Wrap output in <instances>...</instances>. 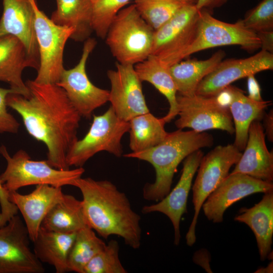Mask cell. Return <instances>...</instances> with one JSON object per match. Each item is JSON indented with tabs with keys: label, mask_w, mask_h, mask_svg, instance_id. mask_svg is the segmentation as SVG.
<instances>
[{
	"label": "cell",
	"mask_w": 273,
	"mask_h": 273,
	"mask_svg": "<svg viewBox=\"0 0 273 273\" xmlns=\"http://www.w3.org/2000/svg\"><path fill=\"white\" fill-rule=\"evenodd\" d=\"M142 18L156 30L187 4L183 0H133Z\"/></svg>",
	"instance_id": "cell-31"
},
{
	"label": "cell",
	"mask_w": 273,
	"mask_h": 273,
	"mask_svg": "<svg viewBox=\"0 0 273 273\" xmlns=\"http://www.w3.org/2000/svg\"><path fill=\"white\" fill-rule=\"evenodd\" d=\"M247 78L248 91V97L255 101H262L263 100L261 97L260 86L255 77V75H250Z\"/></svg>",
	"instance_id": "cell-37"
},
{
	"label": "cell",
	"mask_w": 273,
	"mask_h": 273,
	"mask_svg": "<svg viewBox=\"0 0 273 273\" xmlns=\"http://www.w3.org/2000/svg\"><path fill=\"white\" fill-rule=\"evenodd\" d=\"M225 53L221 50L206 60L180 61L169 67L178 95L189 96L196 93L201 80L223 60Z\"/></svg>",
	"instance_id": "cell-25"
},
{
	"label": "cell",
	"mask_w": 273,
	"mask_h": 273,
	"mask_svg": "<svg viewBox=\"0 0 273 273\" xmlns=\"http://www.w3.org/2000/svg\"><path fill=\"white\" fill-rule=\"evenodd\" d=\"M154 31L133 4L118 13L105 39L118 63L134 66L151 55Z\"/></svg>",
	"instance_id": "cell-4"
},
{
	"label": "cell",
	"mask_w": 273,
	"mask_h": 273,
	"mask_svg": "<svg viewBox=\"0 0 273 273\" xmlns=\"http://www.w3.org/2000/svg\"><path fill=\"white\" fill-rule=\"evenodd\" d=\"M242 20L247 28L255 32L273 30V0H262Z\"/></svg>",
	"instance_id": "cell-34"
},
{
	"label": "cell",
	"mask_w": 273,
	"mask_h": 273,
	"mask_svg": "<svg viewBox=\"0 0 273 273\" xmlns=\"http://www.w3.org/2000/svg\"><path fill=\"white\" fill-rule=\"evenodd\" d=\"M260 42L261 50L272 54L273 30L256 32Z\"/></svg>",
	"instance_id": "cell-38"
},
{
	"label": "cell",
	"mask_w": 273,
	"mask_h": 273,
	"mask_svg": "<svg viewBox=\"0 0 273 273\" xmlns=\"http://www.w3.org/2000/svg\"><path fill=\"white\" fill-rule=\"evenodd\" d=\"M176 100L179 117L175 125L177 128H190L199 132L220 129L234 133V123L229 109L219 101L216 96L178 95Z\"/></svg>",
	"instance_id": "cell-11"
},
{
	"label": "cell",
	"mask_w": 273,
	"mask_h": 273,
	"mask_svg": "<svg viewBox=\"0 0 273 273\" xmlns=\"http://www.w3.org/2000/svg\"><path fill=\"white\" fill-rule=\"evenodd\" d=\"M34 29L37 42L39 66L34 81L41 83H57L65 69L63 53L67 40L74 30L55 24L41 11L34 8Z\"/></svg>",
	"instance_id": "cell-9"
},
{
	"label": "cell",
	"mask_w": 273,
	"mask_h": 273,
	"mask_svg": "<svg viewBox=\"0 0 273 273\" xmlns=\"http://www.w3.org/2000/svg\"><path fill=\"white\" fill-rule=\"evenodd\" d=\"M186 4L189 5H196L198 0H183Z\"/></svg>",
	"instance_id": "cell-42"
},
{
	"label": "cell",
	"mask_w": 273,
	"mask_h": 273,
	"mask_svg": "<svg viewBox=\"0 0 273 273\" xmlns=\"http://www.w3.org/2000/svg\"><path fill=\"white\" fill-rule=\"evenodd\" d=\"M87 226L82 201L73 196L64 194L43 219L40 228L62 233L77 232Z\"/></svg>",
	"instance_id": "cell-28"
},
{
	"label": "cell",
	"mask_w": 273,
	"mask_h": 273,
	"mask_svg": "<svg viewBox=\"0 0 273 273\" xmlns=\"http://www.w3.org/2000/svg\"><path fill=\"white\" fill-rule=\"evenodd\" d=\"M64 196L62 187L47 184L36 185L35 189L27 194H21L17 191L9 193V200L21 212L32 242L36 239L46 215Z\"/></svg>",
	"instance_id": "cell-19"
},
{
	"label": "cell",
	"mask_w": 273,
	"mask_h": 273,
	"mask_svg": "<svg viewBox=\"0 0 273 273\" xmlns=\"http://www.w3.org/2000/svg\"><path fill=\"white\" fill-rule=\"evenodd\" d=\"M129 123V146L132 152L153 147L162 142L168 134L163 118H157L150 112L133 117Z\"/></svg>",
	"instance_id": "cell-29"
},
{
	"label": "cell",
	"mask_w": 273,
	"mask_h": 273,
	"mask_svg": "<svg viewBox=\"0 0 273 273\" xmlns=\"http://www.w3.org/2000/svg\"><path fill=\"white\" fill-rule=\"evenodd\" d=\"M265 136L261 123L258 120L253 121L249 128L244 153L231 173H241L272 182L273 153L267 148Z\"/></svg>",
	"instance_id": "cell-21"
},
{
	"label": "cell",
	"mask_w": 273,
	"mask_h": 273,
	"mask_svg": "<svg viewBox=\"0 0 273 273\" xmlns=\"http://www.w3.org/2000/svg\"><path fill=\"white\" fill-rule=\"evenodd\" d=\"M25 83L29 96L10 93L6 99L7 106L20 115L29 134L46 145L48 162L57 169H69L66 155L78 140L81 116L57 84L34 80Z\"/></svg>",
	"instance_id": "cell-1"
},
{
	"label": "cell",
	"mask_w": 273,
	"mask_h": 273,
	"mask_svg": "<svg viewBox=\"0 0 273 273\" xmlns=\"http://www.w3.org/2000/svg\"><path fill=\"white\" fill-rule=\"evenodd\" d=\"M134 68L142 82H149L167 99L169 111L163 118L166 123L171 121L178 113L177 92L169 67L163 65L156 56L150 55L145 60L134 65Z\"/></svg>",
	"instance_id": "cell-26"
},
{
	"label": "cell",
	"mask_w": 273,
	"mask_h": 273,
	"mask_svg": "<svg viewBox=\"0 0 273 273\" xmlns=\"http://www.w3.org/2000/svg\"><path fill=\"white\" fill-rule=\"evenodd\" d=\"M271 192L272 182L241 173H231L208 197L202 208L209 220L220 223L225 210L235 203L255 193Z\"/></svg>",
	"instance_id": "cell-15"
},
{
	"label": "cell",
	"mask_w": 273,
	"mask_h": 273,
	"mask_svg": "<svg viewBox=\"0 0 273 273\" xmlns=\"http://www.w3.org/2000/svg\"><path fill=\"white\" fill-rule=\"evenodd\" d=\"M242 154L234 144H228L215 147L202 158L192 187L194 214L186 236L189 246L196 242V226L203 204L229 174L230 169Z\"/></svg>",
	"instance_id": "cell-8"
},
{
	"label": "cell",
	"mask_w": 273,
	"mask_h": 273,
	"mask_svg": "<svg viewBox=\"0 0 273 273\" xmlns=\"http://www.w3.org/2000/svg\"><path fill=\"white\" fill-rule=\"evenodd\" d=\"M218 99L230 111L235 128L234 145L240 151L244 150L248 140V130L254 120L259 121L271 101L257 102L250 99L241 89L231 85L217 95Z\"/></svg>",
	"instance_id": "cell-20"
},
{
	"label": "cell",
	"mask_w": 273,
	"mask_h": 273,
	"mask_svg": "<svg viewBox=\"0 0 273 273\" xmlns=\"http://www.w3.org/2000/svg\"><path fill=\"white\" fill-rule=\"evenodd\" d=\"M228 0H198L196 4V7L198 10L202 9H212L218 8L224 4Z\"/></svg>",
	"instance_id": "cell-39"
},
{
	"label": "cell",
	"mask_w": 273,
	"mask_h": 273,
	"mask_svg": "<svg viewBox=\"0 0 273 273\" xmlns=\"http://www.w3.org/2000/svg\"><path fill=\"white\" fill-rule=\"evenodd\" d=\"M57 8L51 19L56 24L72 27L74 32L71 38L85 40L93 31L90 0H56Z\"/></svg>",
	"instance_id": "cell-27"
},
{
	"label": "cell",
	"mask_w": 273,
	"mask_h": 273,
	"mask_svg": "<svg viewBox=\"0 0 273 273\" xmlns=\"http://www.w3.org/2000/svg\"><path fill=\"white\" fill-rule=\"evenodd\" d=\"M244 223L255 237L262 261L271 254L273 236V192L264 193L261 200L251 208H242L234 218Z\"/></svg>",
	"instance_id": "cell-23"
},
{
	"label": "cell",
	"mask_w": 273,
	"mask_h": 273,
	"mask_svg": "<svg viewBox=\"0 0 273 273\" xmlns=\"http://www.w3.org/2000/svg\"><path fill=\"white\" fill-rule=\"evenodd\" d=\"M0 226L6 224L14 216L18 214V209L9 200V192L0 182Z\"/></svg>",
	"instance_id": "cell-36"
},
{
	"label": "cell",
	"mask_w": 273,
	"mask_h": 273,
	"mask_svg": "<svg viewBox=\"0 0 273 273\" xmlns=\"http://www.w3.org/2000/svg\"><path fill=\"white\" fill-rule=\"evenodd\" d=\"M213 143L212 135L205 131L178 129L168 132L165 139L153 147L123 156L147 161L154 167L155 180L144 186L143 196L145 200L159 201L170 191L174 175L180 163L192 153L210 147Z\"/></svg>",
	"instance_id": "cell-3"
},
{
	"label": "cell",
	"mask_w": 273,
	"mask_h": 273,
	"mask_svg": "<svg viewBox=\"0 0 273 273\" xmlns=\"http://www.w3.org/2000/svg\"><path fill=\"white\" fill-rule=\"evenodd\" d=\"M272 69L273 54L263 50L248 58L222 60L201 80L195 94L216 96L237 80Z\"/></svg>",
	"instance_id": "cell-16"
},
{
	"label": "cell",
	"mask_w": 273,
	"mask_h": 273,
	"mask_svg": "<svg viewBox=\"0 0 273 273\" xmlns=\"http://www.w3.org/2000/svg\"><path fill=\"white\" fill-rule=\"evenodd\" d=\"M39 66L18 38L12 35L0 36V81L7 83L19 94L28 97L29 90L22 79V72L27 67L37 70Z\"/></svg>",
	"instance_id": "cell-22"
},
{
	"label": "cell",
	"mask_w": 273,
	"mask_h": 273,
	"mask_svg": "<svg viewBox=\"0 0 273 273\" xmlns=\"http://www.w3.org/2000/svg\"><path fill=\"white\" fill-rule=\"evenodd\" d=\"M106 245L88 225L79 230L69 254L68 271L83 273L86 265Z\"/></svg>",
	"instance_id": "cell-30"
},
{
	"label": "cell",
	"mask_w": 273,
	"mask_h": 273,
	"mask_svg": "<svg viewBox=\"0 0 273 273\" xmlns=\"http://www.w3.org/2000/svg\"><path fill=\"white\" fill-rule=\"evenodd\" d=\"M265 135L269 141L273 142V111L272 109L264 116Z\"/></svg>",
	"instance_id": "cell-40"
},
{
	"label": "cell",
	"mask_w": 273,
	"mask_h": 273,
	"mask_svg": "<svg viewBox=\"0 0 273 273\" xmlns=\"http://www.w3.org/2000/svg\"><path fill=\"white\" fill-rule=\"evenodd\" d=\"M273 270V263L272 261L270 262L268 265L265 267H261L257 269L255 272H259V273H269V272H272Z\"/></svg>",
	"instance_id": "cell-41"
},
{
	"label": "cell",
	"mask_w": 273,
	"mask_h": 273,
	"mask_svg": "<svg viewBox=\"0 0 273 273\" xmlns=\"http://www.w3.org/2000/svg\"><path fill=\"white\" fill-rule=\"evenodd\" d=\"M131 0H90L93 31L105 39L109 27L118 13Z\"/></svg>",
	"instance_id": "cell-32"
},
{
	"label": "cell",
	"mask_w": 273,
	"mask_h": 273,
	"mask_svg": "<svg viewBox=\"0 0 273 273\" xmlns=\"http://www.w3.org/2000/svg\"><path fill=\"white\" fill-rule=\"evenodd\" d=\"M110 80L109 101L116 115L129 122L133 117L149 112L143 93L142 81L134 66L116 64V69L109 70Z\"/></svg>",
	"instance_id": "cell-14"
},
{
	"label": "cell",
	"mask_w": 273,
	"mask_h": 273,
	"mask_svg": "<svg viewBox=\"0 0 273 273\" xmlns=\"http://www.w3.org/2000/svg\"><path fill=\"white\" fill-rule=\"evenodd\" d=\"M36 4V0H3L0 36L12 35L18 38L31 57L39 64L34 29V8Z\"/></svg>",
	"instance_id": "cell-18"
},
{
	"label": "cell",
	"mask_w": 273,
	"mask_h": 273,
	"mask_svg": "<svg viewBox=\"0 0 273 273\" xmlns=\"http://www.w3.org/2000/svg\"><path fill=\"white\" fill-rule=\"evenodd\" d=\"M10 93L18 94L12 88L0 87V133H17L20 123L7 110L6 99Z\"/></svg>",
	"instance_id": "cell-35"
},
{
	"label": "cell",
	"mask_w": 273,
	"mask_h": 273,
	"mask_svg": "<svg viewBox=\"0 0 273 273\" xmlns=\"http://www.w3.org/2000/svg\"><path fill=\"white\" fill-rule=\"evenodd\" d=\"M77 232L62 233L40 228L33 252L41 262L54 266L56 273L68 271V259Z\"/></svg>",
	"instance_id": "cell-24"
},
{
	"label": "cell",
	"mask_w": 273,
	"mask_h": 273,
	"mask_svg": "<svg viewBox=\"0 0 273 273\" xmlns=\"http://www.w3.org/2000/svg\"><path fill=\"white\" fill-rule=\"evenodd\" d=\"M0 154L7 161L6 168L0 174V182L9 193L22 187L42 184L56 187L73 186L75 181L84 172L82 167L61 170L52 167L47 160H33L23 150L11 156L4 145L0 147Z\"/></svg>",
	"instance_id": "cell-5"
},
{
	"label": "cell",
	"mask_w": 273,
	"mask_h": 273,
	"mask_svg": "<svg viewBox=\"0 0 273 273\" xmlns=\"http://www.w3.org/2000/svg\"><path fill=\"white\" fill-rule=\"evenodd\" d=\"M80 191L87 224L107 239L111 235L121 237L136 249L142 239L141 217L131 208L126 195L112 182L90 177L77 179L73 185Z\"/></svg>",
	"instance_id": "cell-2"
},
{
	"label": "cell",
	"mask_w": 273,
	"mask_h": 273,
	"mask_svg": "<svg viewBox=\"0 0 273 273\" xmlns=\"http://www.w3.org/2000/svg\"><path fill=\"white\" fill-rule=\"evenodd\" d=\"M119 246L117 241L110 240L84 268L83 273H126L119 257Z\"/></svg>",
	"instance_id": "cell-33"
},
{
	"label": "cell",
	"mask_w": 273,
	"mask_h": 273,
	"mask_svg": "<svg viewBox=\"0 0 273 273\" xmlns=\"http://www.w3.org/2000/svg\"><path fill=\"white\" fill-rule=\"evenodd\" d=\"M200 10L186 4L155 30L151 55L170 67L186 58L197 34Z\"/></svg>",
	"instance_id": "cell-7"
},
{
	"label": "cell",
	"mask_w": 273,
	"mask_h": 273,
	"mask_svg": "<svg viewBox=\"0 0 273 273\" xmlns=\"http://www.w3.org/2000/svg\"><path fill=\"white\" fill-rule=\"evenodd\" d=\"M203 156L201 150L188 156L184 160L180 178L173 190L158 203L144 206L142 209L144 214L158 212L169 218L174 229L176 245L179 243L180 221L183 214L187 212V201L193 177Z\"/></svg>",
	"instance_id": "cell-17"
},
{
	"label": "cell",
	"mask_w": 273,
	"mask_h": 273,
	"mask_svg": "<svg viewBox=\"0 0 273 273\" xmlns=\"http://www.w3.org/2000/svg\"><path fill=\"white\" fill-rule=\"evenodd\" d=\"M129 122L120 119L111 106L102 115H94L87 133L82 139L77 140L68 150L67 165L69 167H81L101 151L121 157L123 153L121 139L129 131Z\"/></svg>",
	"instance_id": "cell-6"
},
{
	"label": "cell",
	"mask_w": 273,
	"mask_h": 273,
	"mask_svg": "<svg viewBox=\"0 0 273 273\" xmlns=\"http://www.w3.org/2000/svg\"><path fill=\"white\" fill-rule=\"evenodd\" d=\"M25 224L18 215L0 226V273H43L45 269L29 247Z\"/></svg>",
	"instance_id": "cell-13"
},
{
	"label": "cell",
	"mask_w": 273,
	"mask_h": 273,
	"mask_svg": "<svg viewBox=\"0 0 273 273\" xmlns=\"http://www.w3.org/2000/svg\"><path fill=\"white\" fill-rule=\"evenodd\" d=\"M96 44L94 38L86 39L78 64L71 69H65L56 83L64 89L81 117L87 119L90 118L93 112L105 105L109 99V90L95 85L86 72L87 59Z\"/></svg>",
	"instance_id": "cell-12"
},
{
	"label": "cell",
	"mask_w": 273,
	"mask_h": 273,
	"mask_svg": "<svg viewBox=\"0 0 273 273\" xmlns=\"http://www.w3.org/2000/svg\"><path fill=\"white\" fill-rule=\"evenodd\" d=\"M237 45L249 53L260 48L256 32L247 28L240 19L229 23L213 17L207 9L200 10L196 37L186 54V58L206 49Z\"/></svg>",
	"instance_id": "cell-10"
}]
</instances>
